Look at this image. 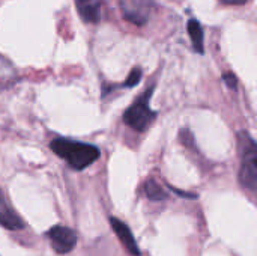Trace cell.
I'll list each match as a JSON object with an SVG mask.
<instances>
[{"instance_id":"6da1fadb","label":"cell","mask_w":257,"mask_h":256,"mask_svg":"<svg viewBox=\"0 0 257 256\" xmlns=\"http://www.w3.org/2000/svg\"><path fill=\"white\" fill-rule=\"evenodd\" d=\"M50 148L54 154L63 158L72 169L83 170L93 164L99 158V149L93 145L75 142L65 137H57L50 143Z\"/></svg>"},{"instance_id":"7a4b0ae2","label":"cell","mask_w":257,"mask_h":256,"mask_svg":"<svg viewBox=\"0 0 257 256\" xmlns=\"http://www.w3.org/2000/svg\"><path fill=\"white\" fill-rule=\"evenodd\" d=\"M238 140L241 155L239 181L247 190L257 192V142L248 136V133H241Z\"/></svg>"},{"instance_id":"3957f363","label":"cell","mask_w":257,"mask_h":256,"mask_svg":"<svg viewBox=\"0 0 257 256\" xmlns=\"http://www.w3.org/2000/svg\"><path fill=\"white\" fill-rule=\"evenodd\" d=\"M154 92V88L148 89L128 110L123 113V121L128 127L136 131H145L151 122L155 119V112L149 107V98Z\"/></svg>"},{"instance_id":"277c9868","label":"cell","mask_w":257,"mask_h":256,"mask_svg":"<svg viewBox=\"0 0 257 256\" xmlns=\"http://www.w3.org/2000/svg\"><path fill=\"white\" fill-rule=\"evenodd\" d=\"M53 249L59 253V255H66L71 250H74L75 244H77V234L66 226H53L48 232H47Z\"/></svg>"},{"instance_id":"5b68a950","label":"cell","mask_w":257,"mask_h":256,"mask_svg":"<svg viewBox=\"0 0 257 256\" xmlns=\"http://www.w3.org/2000/svg\"><path fill=\"white\" fill-rule=\"evenodd\" d=\"M152 0H122L123 17L136 24H145L149 18Z\"/></svg>"},{"instance_id":"8992f818","label":"cell","mask_w":257,"mask_h":256,"mask_svg":"<svg viewBox=\"0 0 257 256\" xmlns=\"http://www.w3.org/2000/svg\"><path fill=\"white\" fill-rule=\"evenodd\" d=\"M110 225L116 234V237L120 240V243L123 244V247L134 256L140 255V249L137 246V241L131 232V229L128 228V225H125L122 220L116 219V217H110Z\"/></svg>"},{"instance_id":"52a82bcc","label":"cell","mask_w":257,"mask_h":256,"mask_svg":"<svg viewBox=\"0 0 257 256\" xmlns=\"http://www.w3.org/2000/svg\"><path fill=\"white\" fill-rule=\"evenodd\" d=\"M0 225L11 231H20L24 228L23 220L17 216V213L6 204V199L0 190Z\"/></svg>"},{"instance_id":"ba28073f","label":"cell","mask_w":257,"mask_h":256,"mask_svg":"<svg viewBox=\"0 0 257 256\" xmlns=\"http://www.w3.org/2000/svg\"><path fill=\"white\" fill-rule=\"evenodd\" d=\"M75 5L86 23H98L101 20V0H75Z\"/></svg>"},{"instance_id":"9c48e42d","label":"cell","mask_w":257,"mask_h":256,"mask_svg":"<svg viewBox=\"0 0 257 256\" xmlns=\"http://www.w3.org/2000/svg\"><path fill=\"white\" fill-rule=\"evenodd\" d=\"M187 29H188V35L191 38L194 50L202 54L205 51L203 50V27H202V24L197 20L191 18L187 24Z\"/></svg>"},{"instance_id":"30bf717a","label":"cell","mask_w":257,"mask_h":256,"mask_svg":"<svg viewBox=\"0 0 257 256\" xmlns=\"http://www.w3.org/2000/svg\"><path fill=\"white\" fill-rule=\"evenodd\" d=\"M145 190H146V195L151 201H163L166 199V193L164 190L161 189V186H158L154 180H149L146 181V186H145Z\"/></svg>"},{"instance_id":"8fae6325","label":"cell","mask_w":257,"mask_h":256,"mask_svg":"<svg viewBox=\"0 0 257 256\" xmlns=\"http://www.w3.org/2000/svg\"><path fill=\"white\" fill-rule=\"evenodd\" d=\"M140 78H142V69H140V68H134V69L130 72V75H128V78H126V81H125V86H126V88H134V86L139 84Z\"/></svg>"},{"instance_id":"7c38bea8","label":"cell","mask_w":257,"mask_h":256,"mask_svg":"<svg viewBox=\"0 0 257 256\" xmlns=\"http://www.w3.org/2000/svg\"><path fill=\"white\" fill-rule=\"evenodd\" d=\"M223 80H224V83H226L230 89H236V86H238V78H236L235 74L226 72V74L223 75Z\"/></svg>"},{"instance_id":"4fadbf2b","label":"cell","mask_w":257,"mask_h":256,"mask_svg":"<svg viewBox=\"0 0 257 256\" xmlns=\"http://www.w3.org/2000/svg\"><path fill=\"white\" fill-rule=\"evenodd\" d=\"M218 2H221L223 5H229V6H241L247 3V0H218Z\"/></svg>"}]
</instances>
